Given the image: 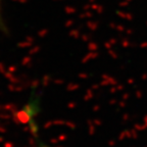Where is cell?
<instances>
[{"label": "cell", "mask_w": 147, "mask_h": 147, "mask_svg": "<svg viewBox=\"0 0 147 147\" xmlns=\"http://www.w3.org/2000/svg\"><path fill=\"white\" fill-rule=\"evenodd\" d=\"M40 113V100L38 97H32L23 108L16 113V121L20 124L26 125L30 129L33 136L37 137L39 126L37 124V117Z\"/></svg>", "instance_id": "1"}, {"label": "cell", "mask_w": 147, "mask_h": 147, "mask_svg": "<svg viewBox=\"0 0 147 147\" xmlns=\"http://www.w3.org/2000/svg\"><path fill=\"white\" fill-rule=\"evenodd\" d=\"M0 3H1V0H0ZM0 29H4V25H3L2 18H1V12H0Z\"/></svg>", "instance_id": "2"}, {"label": "cell", "mask_w": 147, "mask_h": 147, "mask_svg": "<svg viewBox=\"0 0 147 147\" xmlns=\"http://www.w3.org/2000/svg\"><path fill=\"white\" fill-rule=\"evenodd\" d=\"M38 147H51V146H50V145L45 144V143H40V145Z\"/></svg>", "instance_id": "3"}]
</instances>
